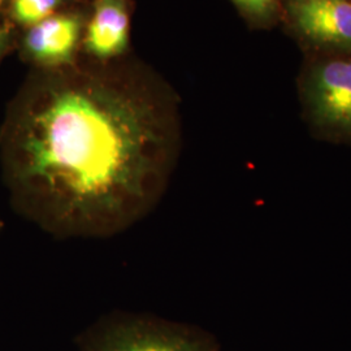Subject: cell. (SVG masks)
Instances as JSON below:
<instances>
[{
	"label": "cell",
	"mask_w": 351,
	"mask_h": 351,
	"mask_svg": "<svg viewBox=\"0 0 351 351\" xmlns=\"http://www.w3.org/2000/svg\"><path fill=\"white\" fill-rule=\"evenodd\" d=\"M59 3L60 0H13V16L24 25H37L51 17Z\"/></svg>",
	"instance_id": "ba28073f"
},
{
	"label": "cell",
	"mask_w": 351,
	"mask_h": 351,
	"mask_svg": "<svg viewBox=\"0 0 351 351\" xmlns=\"http://www.w3.org/2000/svg\"><path fill=\"white\" fill-rule=\"evenodd\" d=\"M80 36V21L73 16H51L32 26L26 37L29 53L42 63H64L71 59Z\"/></svg>",
	"instance_id": "5b68a950"
},
{
	"label": "cell",
	"mask_w": 351,
	"mask_h": 351,
	"mask_svg": "<svg viewBox=\"0 0 351 351\" xmlns=\"http://www.w3.org/2000/svg\"><path fill=\"white\" fill-rule=\"evenodd\" d=\"M252 25L271 27L282 17V0H230Z\"/></svg>",
	"instance_id": "52a82bcc"
},
{
	"label": "cell",
	"mask_w": 351,
	"mask_h": 351,
	"mask_svg": "<svg viewBox=\"0 0 351 351\" xmlns=\"http://www.w3.org/2000/svg\"><path fill=\"white\" fill-rule=\"evenodd\" d=\"M3 42H4V32H3V29H0V47H1Z\"/></svg>",
	"instance_id": "9c48e42d"
},
{
	"label": "cell",
	"mask_w": 351,
	"mask_h": 351,
	"mask_svg": "<svg viewBox=\"0 0 351 351\" xmlns=\"http://www.w3.org/2000/svg\"><path fill=\"white\" fill-rule=\"evenodd\" d=\"M129 17L124 0H99L91 17L86 36L88 50L108 58L125 49Z\"/></svg>",
	"instance_id": "8992f818"
},
{
	"label": "cell",
	"mask_w": 351,
	"mask_h": 351,
	"mask_svg": "<svg viewBox=\"0 0 351 351\" xmlns=\"http://www.w3.org/2000/svg\"><path fill=\"white\" fill-rule=\"evenodd\" d=\"M82 351H215L188 326L145 315L119 314L88 333Z\"/></svg>",
	"instance_id": "3957f363"
},
{
	"label": "cell",
	"mask_w": 351,
	"mask_h": 351,
	"mask_svg": "<svg viewBox=\"0 0 351 351\" xmlns=\"http://www.w3.org/2000/svg\"><path fill=\"white\" fill-rule=\"evenodd\" d=\"M300 98L315 136L351 145V53H322L308 64Z\"/></svg>",
	"instance_id": "7a4b0ae2"
},
{
	"label": "cell",
	"mask_w": 351,
	"mask_h": 351,
	"mask_svg": "<svg viewBox=\"0 0 351 351\" xmlns=\"http://www.w3.org/2000/svg\"><path fill=\"white\" fill-rule=\"evenodd\" d=\"M289 29L323 53H351V0H282Z\"/></svg>",
	"instance_id": "277c9868"
},
{
	"label": "cell",
	"mask_w": 351,
	"mask_h": 351,
	"mask_svg": "<svg viewBox=\"0 0 351 351\" xmlns=\"http://www.w3.org/2000/svg\"><path fill=\"white\" fill-rule=\"evenodd\" d=\"M172 95L110 75H56L7 132L5 176L21 213L56 239H108L163 199L180 151Z\"/></svg>",
	"instance_id": "6da1fadb"
}]
</instances>
